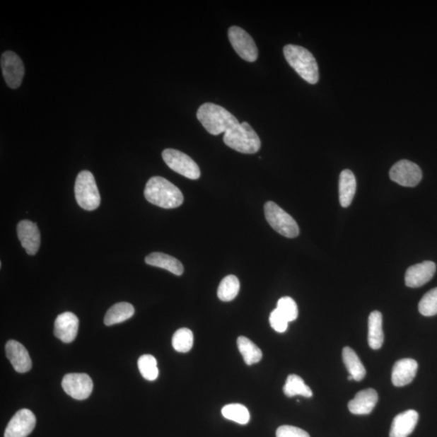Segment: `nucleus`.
Segmentation results:
<instances>
[{"label":"nucleus","instance_id":"nucleus-1","mask_svg":"<svg viewBox=\"0 0 437 437\" xmlns=\"http://www.w3.org/2000/svg\"><path fill=\"white\" fill-rule=\"evenodd\" d=\"M144 196L149 203L171 209L180 206L184 201L183 194L175 185L161 177L150 178L146 184Z\"/></svg>","mask_w":437,"mask_h":437},{"label":"nucleus","instance_id":"nucleus-2","mask_svg":"<svg viewBox=\"0 0 437 437\" xmlns=\"http://www.w3.org/2000/svg\"><path fill=\"white\" fill-rule=\"evenodd\" d=\"M197 117L201 124L213 136L226 133L240 123L231 112L221 105L209 103L200 106Z\"/></svg>","mask_w":437,"mask_h":437},{"label":"nucleus","instance_id":"nucleus-3","mask_svg":"<svg viewBox=\"0 0 437 437\" xmlns=\"http://www.w3.org/2000/svg\"><path fill=\"white\" fill-rule=\"evenodd\" d=\"M286 60L306 82L315 85L319 81V71L317 61L307 49L287 45L284 48Z\"/></svg>","mask_w":437,"mask_h":437},{"label":"nucleus","instance_id":"nucleus-4","mask_svg":"<svg viewBox=\"0 0 437 437\" xmlns=\"http://www.w3.org/2000/svg\"><path fill=\"white\" fill-rule=\"evenodd\" d=\"M228 147L244 154H255L261 148V140L247 122L229 129L223 136Z\"/></svg>","mask_w":437,"mask_h":437},{"label":"nucleus","instance_id":"nucleus-5","mask_svg":"<svg viewBox=\"0 0 437 437\" xmlns=\"http://www.w3.org/2000/svg\"><path fill=\"white\" fill-rule=\"evenodd\" d=\"M77 204L86 211L96 210L100 204V195L91 172L83 170L78 175L75 184Z\"/></svg>","mask_w":437,"mask_h":437},{"label":"nucleus","instance_id":"nucleus-6","mask_svg":"<svg viewBox=\"0 0 437 437\" xmlns=\"http://www.w3.org/2000/svg\"><path fill=\"white\" fill-rule=\"evenodd\" d=\"M267 221L282 236L294 238L298 236L300 229L298 223L276 204L267 202L264 206Z\"/></svg>","mask_w":437,"mask_h":437},{"label":"nucleus","instance_id":"nucleus-7","mask_svg":"<svg viewBox=\"0 0 437 437\" xmlns=\"http://www.w3.org/2000/svg\"><path fill=\"white\" fill-rule=\"evenodd\" d=\"M162 158L170 169L192 180L200 177V170L196 162L180 151L168 148L162 153Z\"/></svg>","mask_w":437,"mask_h":437},{"label":"nucleus","instance_id":"nucleus-8","mask_svg":"<svg viewBox=\"0 0 437 437\" xmlns=\"http://www.w3.org/2000/svg\"><path fill=\"white\" fill-rule=\"evenodd\" d=\"M228 39L240 58L253 63L257 59L259 52L254 39L247 32L238 26H233L228 32Z\"/></svg>","mask_w":437,"mask_h":437},{"label":"nucleus","instance_id":"nucleus-9","mask_svg":"<svg viewBox=\"0 0 437 437\" xmlns=\"http://www.w3.org/2000/svg\"><path fill=\"white\" fill-rule=\"evenodd\" d=\"M392 181L405 187H414L422 180L421 169L416 164L407 160L397 162L390 171Z\"/></svg>","mask_w":437,"mask_h":437},{"label":"nucleus","instance_id":"nucleus-10","mask_svg":"<svg viewBox=\"0 0 437 437\" xmlns=\"http://www.w3.org/2000/svg\"><path fill=\"white\" fill-rule=\"evenodd\" d=\"M64 390L76 400H87L92 394L93 380L86 373H69L65 375L62 382Z\"/></svg>","mask_w":437,"mask_h":437},{"label":"nucleus","instance_id":"nucleus-11","mask_svg":"<svg viewBox=\"0 0 437 437\" xmlns=\"http://www.w3.org/2000/svg\"><path fill=\"white\" fill-rule=\"evenodd\" d=\"M1 69L8 86L18 88L25 76V66L19 56L13 52H4L1 56Z\"/></svg>","mask_w":437,"mask_h":437},{"label":"nucleus","instance_id":"nucleus-12","mask_svg":"<svg viewBox=\"0 0 437 437\" xmlns=\"http://www.w3.org/2000/svg\"><path fill=\"white\" fill-rule=\"evenodd\" d=\"M36 417L29 409H22L10 420L4 437H27L36 426Z\"/></svg>","mask_w":437,"mask_h":437},{"label":"nucleus","instance_id":"nucleus-13","mask_svg":"<svg viewBox=\"0 0 437 437\" xmlns=\"http://www.w3.org/2000/svg\"><path fill=\"white\" fill-rule=\"evenodd\" d=\"M436 266L433 262L425 261L409 267L405 274V284L409 288L422 287L433 278Z\"/></svg>","mask_w":437,"mask_h":437},{"label":"nucleus","instance_id":"nucleus-14","mask_svg":"<svg viewBox=\"0 0 437 437\" xmlns=\"http://www.w3.org/2000/svg\"><path fill=\"white\" fill-rule=\"evenodd\" d=\"M79 329V319L71 312L61 313L54 322V335L65 344L71 343L76 338Z\"/></svg>","mask_w":437,"mask_h":437},{"label":"nucleus","instance_id":"nucleus-15","mask_svg":"<svg viewBox=\"0 0 437 437\" xmlns=\"http://www.w3.org/2000/svg\"><path fill=\"white\" fill-rule=\"evenodd\" d=\"M18 235L27 254L35 255L41 244V235L36 223L30 221H21L18 226Z\"/></svg>","mask_w":437,"mask_h":437},{"label":"nucleus","instance_id":"nucleus-16","mask_svg":"<svg viewBox=\"0 0 437 437\" xmlns=\"http://www.w3.org/2000/svg\"><path fill=\"white\" fill-rule=\"evenodd\" d=\"M6 355L16 372L25 373L32 368V361L25 347L18 341L10 340L6 344Z\"/></svg>","mask_w":437,"mask_h":437},{"label":"nucleus","instance_id":"nucleus-17","mask_svg":"<svg viewBox=\"0 0 437 437\" xmlns=\"http://www.w3.org/2000/svg\"><path fill=\"white\" fill-rule=\"evenodd\" d=\"M418 363L412 359L397 361L392 371V383L397 388L410 384L416 376Z\"/></svg>","mask_w":437,"mask_h":437},{"label":"nucleus","instance_id":"nucleus-18","mask_svg":"<svg viewBox=\"0 0 437 437\" xmlns=\"http://www.w3.org/2000/svg\"><path fill=\"white\" fill-rule=\"evenodd\" d=\"M378 401V392L368 388L357 393L352 400L349 402V411L358 416L371 414Z\"/></svg>","mask_w":437,"mask_h":437},{"label":"nucleus","instance_id":"nucleus-19","mask_svg":"<svg viewBox=\"0 0 437 437\" xmlns=\"http://www.w3.org/2000/svg\"><path fill=\"white\" fill-rule=\"evenodd\" d=\"M419 420V414L408 410L397 414L391 424L390 437H408L412 433Z\"/></svg>","mask_w":437,"mask_h":437},{"label":"nucleus","instance_id":"nucleus-20","mask_svg":"<svg viewBox=\"0 0 437 437\" xmlns=\"http://www.w3.org/2000/svg\"><path fill=\"white\" fill-rule=\"evenodd\" d=\"M356 192V179L349 170L342 171L339 176V193L340 204L343 207L349 206Z\"/></svg>","mask_w":437,"mask_h":437},{"label":"nucleus","instance_id":"nucleus-21","mask_svg":"<svg viewBox=\"0 0 437 437\" xmlns=\"http://www.w3.org/2000/svg\"><path fill=\"white\" fill-rule=\"evenodd\" d=\"M145 262L148 265L163 268L176 276H182L184 272L182 262L166 254L156 252L146 257Z\"/></svg>","mask_w":437,"mask_h":437},{"label":"nucleus","instance_id":"nucleus-22","mask_svg":"<svg viewBox=\"0 0 437 437\" xmlns=\"http://www.w3.org/2000/svg\"><path fill=\"white\" fill-rule=\"evenodd\" d=\"M368 344L373 350L380 349L384 342L383 330V315L373 311L368 317Z\"/></svg>","mask_w":437,"mask_h":437},{"label":"nucleus","instance_id":"nucleus-23","mask_svg":"<svg viewBox=\"0 0 437 437\" xmlns=\"http://www.w3.org/2000/svg\"><path fill=\"white\" fill-rule=\"evenodd\" d=\"M134 313V309L132 304L127 302H120L110 308L106 313L105 324L106 326L122 323L131 318Z\"/></svg>","mask_w":437,"mask_h":437},{"label":"nucleus","instance_id":"nucleus-24","mask_svg":"<svg viewBox=\"0 0 437 437\" xmlns=\"http://www.w3.org/2000/svg\"><path fill=\"white\" fill-rule=\"evenodd\" d=\"M343 360L347 371L349 372L354 380L360 382L366 377V368L363 366L361 359L359 358L356 353L351 347H344L343 350Z\"/></svg>","mask_w":437,"mask_h":437},{"label":"nucleus","instance_id":"nucleus-25","mask_svg":"<svg viewBox=\"0 0 437 437\" xmlns=\"http://www.w3.org/2000/svg\"><path fill=\"white\" fill-rule=\"evenodd\" d=\"M238 346L240 354H242L245 362L248 366L259 363L262 360V352L260 347L248 338L240 336L238 339Z\"/></svg>","mask_w":437,"mask_h":437},{"label":"nucleus","instance_id":"nucleus-26","mask_svg":"<svg viewBox=\"0 0 437 437\" xmlns=\"http://www.w3.org/2000/svg\"><path fill=\"white\" fill-rule=\"evenodd\" d=\"M284 392L286 395L290 397L296 395L305 397L313 396L311 389L305 383L304 380L295 374L289 375L284 385Z\"/></svg>","mask_w":437,"mask_h":437},{"label":"nucleus","instance_id":"nucleus-27","mask_svg":"<svg viewBox=\"0 0 437 437\" xmlns=\"http://www.w3.org/2000/svg\"><path fill=\"white\" fill-rule=\"evenodd\" d=\"M240 290V282L237 276H228L222 279L218 286L217 295L218 299L228 302L236 298Z\"/></svg>","mask_w":437,"mask_h":437},{"label":"nucleus","instance_id":"nucleus-28","mask_svg":"<svg viewBox=\"0 0 437 437\" xmlns=\"http://www.w3.org/2000/svg\"><path fill=\"white\" fill-rule=\"evenodd\" d=\"M221 412L223 417L239 424H247L250 421V414L248 409L238 403L223 407Z\"/></svg>","mask_w":437,"mask_h":437},{"label":"nucleus","instance_id":"nucleus-29","mask_svg":"<svg viewBox=\"0 0 437 437\" xmlns=\"http://www.w3.org/2000/svg\"><path fill=\"white\" fill-rule=\"evenodd\" d=\"M172 344L173 349L181 353H187L192 350L194 344V335L192 330L182 328L177 330L173 336Z\"/></svg>","mask_w":437,"mask_h":437},{"label":"nucleus","instance_id":"nucleus-30","mask_svg":"<svg viewBox=\"0 0 437 437\" xmlns=\"http://www.w3.org/2000/svg\"><path fill=\"white\" fill-rule=\"evenodd\" d=\"M138 367L140 373L146 380L153 382V380L158 379L159 376L158 361L153 356L144 355L139 357Z\"/></svg>","mask_w":437,"mask_h":437},{"label":"nucleus","instance_id":"nucleus-31","mask_svg":"<svg viewBox=\"0 0 437 437\" xmlns=\"http://www.w3.org/2000/svg\"><path fill=\"white\" fill-rule=\"evenodd\" d=\"M419 311L425 317L437 315V288L426 293L419 303Z\"/></svg>","mask_w":437,"mask_h":437},{"label":"nucleus","instance_id":"nucleus-32","mask_svg":"<svg viewBox=\"0 0 437 437\" xmlns=\"http://www.w3.org/2000/svg\"><path fill=\"white\" fill-rule=\"evenodd\" d=\"M276 309L282 313L289 322L295 321L298 317V305L289 296H284V298L279 299Z\"/></svg>","mask_w":437,"mask_h":437},{"label":"nucleus","instance_id":"nucleus-33","mask_svg":"<svg viewBox=\"0 0 437 437\" xmlns=\"http://www.w3.org/2000/svg\"><path fill=\"white\" fill-rule=\"evenodd\" d=\"M272 327L276 332L284 333L287 330L289 322L277 309L274 310L269 317Z\"/></svg>","mask_w":437,"mask_h":437},{"label":"nucleus","instance_id":"nucleus-34","mask_svg":"<svg viewBox=\"0 0 437 437\" xmlns=\"http://www.w3.org/2000/svg\"><path fill=\"white\" fill-rule=\"evenodd\" d=\"M276 437H310L309 433L303 429L294 426L284 425L276 431Z\"/></svg>","mask_w":437,"mask_h":437},{"label":"nucleus","instance_id":"nucleus-35","mask_svg":"<svg viewBox=\"0 0 437 437\" xmlns=\"http://www.w3.org/2000/svg\"><path fill=\"white\" fill-rule=\"evenodd\" d=\"M347 379H349V380H354V379H353V378L351 376V375H349V378H347Z\"/></svg>","mask_w":437,"mask_h":437}]
</instances>
